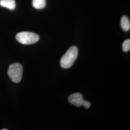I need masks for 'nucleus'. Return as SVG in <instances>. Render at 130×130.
<instances>
[{
    "label": "nucleus",
    "instance_id": "obj_8",
    "mask_svg": "<svg viewBox=\"0 0 130 130\" xmlns=\"http://www.w3.org/2000/svg\"><path fill=\"white\" fill-rule=\"evenodd\" d=\"M122 50L124 52H128L130 49V39H127L123 42L122 45Z\"/></svg>",
    "mask_w": 130,
    "mask_h": 130
},
{
    "label": "nucleus",
    "instance_id": "obj_2",
    "mask_svg": "<svg viewBox=\"0 0 130 130\" xmlns=\"http://www.w3.org/2000/svg\"><path fill=\"white\" fill-rule=\"evenodd\" d=\"M8 75L11 80L14 83L20 82L23 75L22 65L15 63L10 65L8 70Z\"/></svg>",
    "mask_w": 130,
    "mask_h": 130
},
{
    "label": "nucleus",
    "instance_id": "obj_1",
    "mask_svg": "<svg viewBox=\"0 0 130 130\" xmlns=\"http://www.w3.org/2000/svg\"><path fill=\"white\" fill-rule=\"evenodd\" d=\"M78 56V50L77 47H70L61 58L60 63L63 69H69L73 65Z\"/></svg>",
    "mask_w": 130,
    "mask_h": 130
},
{
    "label": "nucleus",
    "instance_id": "obj_6",
    "mask_svg": "<svg viewBox=\"0 0 130 130\" xmlns=\"http://www.w3.org/2000/svg\"><path fill=\"white\" fill-rule=\"evenodd\" d=\"M121 27L122 28L126 31H128L130 28V20L129 19L125 16L123 15L121 19Z\"/></svg>",
    "mask_w": 130,
    "mask_h": 130
},
{
    "label": "nucleus",
    "instance_id": "obj_9",
    "mask_svg": "<svg viewBox=\"0 0 130 130\" xmlns=\"http://www.w3.org/2000/svg\"><path fill=\"white\" fill-rule=\"evenodd\" d=\"M8 130V129H3V130Z\"/></svg>",
    "mask_w": 130,
    "mask_h": 130
},
{
    "label": "nucleus",
    "instance_id": "obj_4",
    "mask_svg": "<svg viewBox=\"0 0 130 130\" xmlns=\"http://www.w3.org/2000/svg\"><path fill=\"white\" fill-rule=\"evenodd\" d=\"M68 100L70 104L76 107L83 106L85 108H88L91 106L90 103L84 100L83 98V95L80 93H75L71 94L68 98Z\"/></svg>",
    "mask_w": 130,
    "mask_h": 130
},
{
    "label": "nucleus",
    "instance_id": "obj_7",
    "mask_svg": "<svg viewBox=\"0 0 130 130\" xmlns=\"http://www.w3.org/2000/svg\"><path fill=\"white\" fill-rule=\"evenodd\" d=\"M46 5L45 0H33L32 6L36 9H41L45 7Z\"/></svg>",
    "mask_w": 130,
    "mask_h": 130
},
{
    "label": "nucleus",
    "instance_id": "obj_3",
    "mask_svg": "<svg viewBox=\"0 0 130 130\" xmlns=\"http://www.w3.org/2000/svg\"><path fill=\"white\" fill-rule=\"evenodd\" d=\"M15 38L19 42L25 45L35 43L39 40V36L38 34L28 31L19 32L17 34Z\"/></svg>",
    "mask_w": 130,
    "mask_h": 130
},
{
    "label": "nucleus",
    "instance_id": "obj_5",
    "mask_svg": "<svg viewBox=\"0 0 130 130\" xmlns=\"http://www.w3.org/2000/svg\"><path fill=\"white\" fill-rule=\"evenodd\" d=\"M0 5L3 7H5L10 10H13L15 8V0H1Z\"/></svg>",
    "mask_w": 130,
    "mask_h": 130
}]
</instances>
